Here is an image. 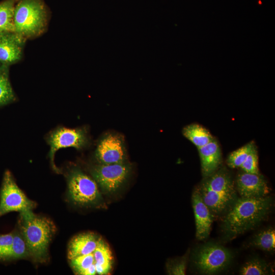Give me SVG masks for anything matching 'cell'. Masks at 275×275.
I'll use <instances>...</instances> for the list:
<instances>
[{"label": "cell", "instance_id": "cell-19", "mask_svg": "<svg viewBox=\"0 0 275 275\" xmlns=\"http://www.w3.org/2000/svg\"><path fill=\"white\" fill-rule=\"evenodd\" d=\"M13 233L12 245L4 260H13L30 258L26 243L20 230L16 231Z\"/></svg>", "mask_w": 275, "mask_h": 275}, {"label": "cell", "instance_id": "cell-25", "mask_svg": "<svg viewBox=\"0 0 275 275\" xmlns=\"http://www.w3.org/2000/svg\"><path fill=\"white\" fill-rule=\"evenodd\" d=\"M240 168L249 173L260 174L258 169V156L256 145L253 147Z\"/></svg>", "mask_w": 275, "mask_h": 275}, {"label": "cell", "instance_id": "cell-20", "mask_svg": "<svg viewBox=\"0 0 275 275\" xmlns=\"http://www.w3.org/2000/svg\"><path fill=\"white\" fill-rule=\"evenodd\" d=\"M17 0L0 3V33L14 32V10Z\"/></svg>", "mask_w": 275, "mask_h": 275}, {"label": "cell", "instance_id": "cell-2", "mask_svg": "<svg viewBox=\"0 0 275 275\" xmlns=\"http://www.w3.org/2000/svg\"><path fill=\"white\" fill-rule=\"evenodd\" d=\"M19 230L26 243L30 258L37 263L46 262L48 247L56 232L54 223L33 211L20 214Z\"/></svg>", "mask_w": 275, "mask_h": 275}, {"label": "cell", "instance_id": "cell-7", "mask_svg": "<svg viewBox=\"0 0 275 275\" xmlns=\"http://www.w3.org/2000/svg\"><path fill=\"white\" fill-rule=\"evenodd\" d=\"M46 141L50 146L48 156L52 169L57 173H61L54 162L56 152L61 148L73 147L81 150L89 143L86 129L84 127L68 128L59 127L51 131L47 136Z\"/></svg>", "mask_w": 275, "mask_h": 275}, {"label": "cell", "instance_id": "cell-8", "mask_svg": "<svg viewBox=\"0 0 275 275\" xmlns=\"http://www.w3.org/2000/svg\"><path fill=\"white\" fill-rule=\"evenodd\" d=\"M36 205L18 186L11 173L6 171L0 191V217L12 211H32Z\"/></svg>", "mask_w": 275, "mask_h": 275}, {"label": "cell", "instance_id": "cell-27", "mask_svg": "<svg viewBox=\"0 0 275 275\" xmlns=\"http://www.w3.org/2000/svg\"><path fill=\"white\" fill-rule=\"evenodd\" d=\"M14 233L0 234V260H4L12 245Z\"/></svg>", "mask_w": 275, "mask_h": 275}, {"label": "cell", "instance_id": "cell-16", "mask_svg": "<svg viewBox=\"0 0 275 275\" xmlns=\"http://www.w3.org/2000/svg\"><path fill=\"white\" fill-rule=\"evenodd\" d=\"M93 254L96 273L99 275L108 274L113 267L112 252L108 244L100 237Z\"/></svg>", "mask_w": 275, "mask_h": 275}, {"label": "cell", "instance_id": "cell-21", "mask_svg": "<svg viewBox=\"0 0 275 275\" xmlns=\"http://www.w3.org/2000/svg\"><path fill=\"white\" fill-rule=\"evenodd\" d=\"M70 265L76 274H96L93 253L76 257L69 260Z\"/></svg>", "mask_w": 275, "mask_h": 275}, {"label": "cell", "instance_id": "cell-3", "mask_svg": "<svg viewBox=\"0 0 275 275\" xmlns=\"http://www.w3.org/2000/svg\"><path fill=\"white\" fill-rule=\"evenodd\" d=\"M204 178L196 189L203 202L213 215L227 211L236 199V189L230 174L222 168Z\"/></svg>", "mask_w": 275, "mask_h": 275}, {"label": "cell", "instance_id": "cell-26", "mask_svg": "<svg viewBox=\"0 0 275 275\" xmlns=\"http://www.w3.org/2000/svg\"><path fill=\"white\" fill-rule=\"evenodd\" d=\"M186 265V256L170 260L166 264L167 272L171 275H184L185 274Z\"/></svg>", "mask_w": 275, "mask_h": 275}, {"label": "cell", "instance_id": "cell-18", "mask_svg": "<svg viewBox=\"0 0 275 275\" xmlns=\"http://www.w3.org/2000/svg\"><path fill=\"white\" fill-rule=\"evenodd\" d=\"M16 100L9 77V66L0 64V107Z\"/></svg>", "mask_w": 275, "mask_h": 275}, {"label": "cell", "instance_id": "cell-10", "mask_svg": "<svg viewBox=\"0 0 275 275\" xmlns=\"http://www.w3.org/2000/svg\"><path fill=\"white\" fill-rule=\"evenodd\" d=\"M94 155L98 163L115 164L126 162L123 138L117 133L106 134L99 141Z\"/></svg>", "mask_w": 275, "mask_h": 275}, {"label": "cell", "instance_id": "cell-24", "mask_svg": "<svg viewBox=\"0 0 275 275\" xmlns=\"http://www.w3.org/2000/svg\"><path fill=\"white\" fill-rule=\"evenodd\" d=\"M255 145L254 142L251 141L232 152L227 158V165L231 168H240Z\"/></svg>", "mask_w": 275, "mask_h": 275}, {"label": "cell", "instance_id": "cell-13", "mask_svg": "<svg viewBox=\"0 0 275 275\" xmlns=\"http://www.w3.org/2000/svg\"><path fill=\"white\" fill-rule=\"evenodd\" d=\"M192 203L195 218L196 237L199 240L207 238L210 233L213 214L196 189L192 195Z\"/></svg>", "mask_w": 275, "mask_h": 275}, {"label": "cell", "instance_id": "cell-6", "mask_svg": "<svg viewBox=\"0 0 275 275\" xmlns=\"http://www.w3.org/2000/svg\"><path fill=\"white\" fill-rule=\"evenodd\" d=\"M132 171L127 162L115 164L98 163L90 169V174L103 194L116 192L126 182Z\"/></svg>", "mask_w": 275, "mask_h": 275}, {"label": "cell", "instance_id": "cell-14", "mask_svg": "<svg viewBox=\"0 0 275 275\" xmlns=\"http://www.w3.org/2000/svg\"><path fill=\"white\" fill-rule=\"evenodd\" d=\"M202 173L207 177L218 169L222 161V152L218 142L215 138L206 145L198 148Z\"/></svg>", "mask_w": 275, "mask_h": 275}, {"label": "cell", "instance_id": "cell-1", "mask_svg": "<svg viewBox=\"0 0 275 275\" xmlns=\"http://www.w3.org/2000/svg\"><path fill=\"white\" fill-rule=\"evenodd\" d=\"M271 206L268 196L236 199L223 220L224 232L233 238L253 229L266 218Z\"/></svg>", "mask_w": 275, "mask_h": 275}, {"label": "cell", "instance_id": "cell-4", "mask_svg": "<svg viewBox=\"0 0 275 275\" xmlns=\"http://www.w3.org/2000/svg\"><path fill=\"white\" fill-rule=\"evenodd\" d=\"M48 18L41 0H17L13 16L14 32L26 40L37 37L46 30Z\"/></svg>", "mask_w": 275, "mask_h": 275}, {"label": "cell", "instance_id": "cell-9", "mask_svg": "<svg viewBox=\"0 0 275 275\" xmlns=\"http://www.w3.org/2000/svg\"><path fill=\"white\" fill-rule=\"evenodd\" d=\"M232 258V254L227 248L217 244L207 243L196 251L193 261L200 272L212 274L225 269Z\"/></svg>", "mask_w": 275, "mask_h": 275}, {"label": "cell", "instance_id": "cell-12", "mask_svg": "<svg viewBox=\"0 0 275 275\" xmlns=\"http://www.w3.org/2000/svg\"><path fill=\"white\" fill-rule=\"evenodd\" d=\"M236 189L240 197L261 198L267 196L269 187L264 177L260 174L242 172L236 180Z\"/></svg>", "mask_w": 275, "mask_h": 275}, {"label": "cell", "instance_id": "cell-15", "mask_svg": "<svg viewBox=\"0 0 275 275\" xmlns=\"http://www.w3.org/2000/svg\"><path fill=\"white\" fill-rule=\"evenodd\" d=\"M100 237L93 232L79 234L70 241L67 249L69 260L76 257L93 253Z\"/></svg>", "mask_w": 275, "mask_h": 275}, {"label": "cell", "instance_id": "cell-23", "mask_svg": "<svg viewBox=\"0 0 275 275\" xmlns=\"http://www.w3.org/2000/svg\"><path fill=\"white\" fill-rule=\"evenodd\" d=\"M271 272V269L268 264L258 259L246 262L240 268L241 275H266Z\"/></svg>", "mask_w": 275, "mask_h": 275}, {"label": "cell", "instance_id": "cell-17", "mask_svg": "<svg viewBox=\"0 0 275 275\" xmlns=\"http://www.w3.org/2000/svg\"><path fill=\"white\" fill-rule=\"evenodd\" d=\"M182 134L198 148L206 145L214 138L208 130L197 123L185 126L182 129Z\"/></svg>", "mask_w": 275, "mask_h": 275}, {"label": "cell", "instance_id": "cell-11", "mask_svg": "<svg viewBox=\"0 0 275 275\" xmlns=\"http://www.w3.org/2000/svg\"><path fill=\"white\" fill-rule=\"evenodd\" d=\"M26 40L15 32L0 33V64L9 67L19 62Z\"/></svg>", "mask_w": 275, "mask_h": 275}, {"label": "cell", "instance_id": "cell-5", "mask_svg": "<svg viewBox=\"0 0 275 275\" xmlns=\"http://www.w3.org/2000/svg\"><path fill=\"white\" fill-rule=\"evenodd\" d=\"M66 179L68 196L73 204L80 207L105 208L97 184L79 168H71L66 174Z\"/></svg>", "mask_w": 275, "mask_h": 275}, {"label": "cell", "instance_id": "cell-22", "mask_svg": "<svg viewBox=\"0 0 275 275\" xmlns=\"http://www.w3.org/2000/svg\"><path fill=\"white\" fill-rule=\"evenodd\" d=\"M250 244L255 248L272 252L275 248V231L273 228L263 230L256 234Z\"/></svg>", "mask_w": 275, "mask_h": 275}]
</instances>
